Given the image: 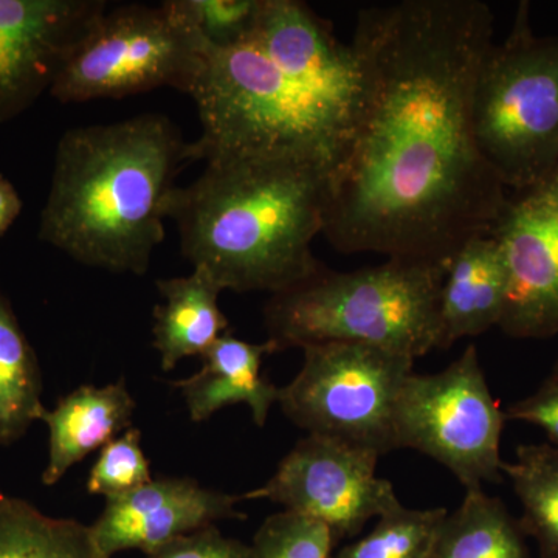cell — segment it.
I'll return each instance as SVG.
<instances>
[{"label":"cell","mask_w":558,"mask_h":558,"mask_svg":"<svg viewBox=\"0 0 558 558\" xmlns=\"http://www.w3.org/2000/svg\"><path fill=\"white\" fill-rule=\"evenodd\" d=\"M494 25L480 0L359 11L365 97L330 179L323 234L333 248L447 264L490 233L509 196L476 142L473 90Z\"/></svg>","instance_id":"cell-1"},{"label":"cell","mask_w":558,"mask_h":558,"mask_svg":"<svg viewBox=\"0 0 558 558\" xmlns=\"http://www.w3.org/2000/svg\"><path fill=\"white\" fill-rule=\"evenodd\" d=\"M190 97L202 135L191 160L288 156L328 168L347 156L365 97L355 47L300 0H263L247 38L209 47Z\"/></svg>","instance_id":"cell-2"},{"label":"cell","mask_w":558,"mask_h":558,"mask_svg":"<svg viewBox=\"0 0 558 558\" xmlns=\"http://www.w3.org/2000/svg\"><path fill=\"white\" fill-rule=\"evenodd\" d=\"M204 172L168 196L180 248L222 290L284 292L325 264L312 242L325 229L332 172L288 156L209 157Z\"/></svg>","instance_id":"cell-3"},{"label":"cell","mask_w":558,"mask_h":558,"mask_svg":"<svg viewBox=\"0 0 558 558\" xmlns=\"http://www.w3.org/2000/svg\"><path fill=\"white\" fill-rule=\"evenodd\" d=\"M190 143L160 113L75 128L58 143L39 238L87 267L145 275Z\"/></svg>","instance_id":"cell-4"},{"label":"cell","mask_w":558,"mask_h":558,"mask_svg":"<svg viewBox=\"0 0 558 558\" xmlns=\"http://www.w3.org/2000/svg\"><path fill=\"white\" fill-rule=\"evenodd\" d=\"M447 264L388 258L379 266L317 274L264 307L278 352L322 343H360L416 360L439 348V296Z\"/></svg>","instance_id":"cell-5"},{"label":"cell","mask_w":558,"mask_h":558,"mask_svg":"<svg viewBox=\"0 0 558 558\" xmlns=\"http://www.w3.org/2000/svg\"><path fill=\"white\" fill-rule=\"evenodd\" d=\"M473 130L506 190L531 189L558 168V36L532 32L526 2L481 62Z\"/></svg>","instance_id":"cell-6"},{"label":"cell","mask_w":558,"mask_h":558,"mask_svg":"<svg viewBox=\"0 0 558 558\" xmlns=\"http://www.w3.org/2000/svg\"><path fill=\"white\" fill-rule=\"evenodd\" d=\"M205 49L172 0L159 7H106L70 50L50 95L64 105L160 87L190 95Z\"/></svg>","instance_id":"cell-7"},{"label":"cell","mask_w":558,"mask_h":558,"mask_svg":"<svg viewBox=\"0 0 558 558\" xmlns=\"http://www.w3.org/2000/svg\"><path fill=\"white\" fill-rule=\"evenodd\" d=\"M303 368L279 388L278 405L310 435L337 439L377 457L398 450L395 414L414 359L369 344L303 348Z\"/></svg>","instance_id":"cell-8"},{"label":"cell","mask_w":558,"mask_h":558,"mask_svg":"<svg viewBox=\"0 0 558 558\" xmlns=\"http://www.w3.org/2000/svg\"><path fill=\"white\" fill-rule=\"evenodd\" d=\"M505 411L492 396L475 344L436 374H410L395 414L396 447L421 451L468 488L499 484Z\"/></svg>","instance_id":"cell-9"},{"label":"cell","mask_w":558,"mask_h":558,"mask_svg":"<svg viewBox=\"0 0 558 558\" xmlns=\"http://www.w3.org/2000/svg\"><path fill=\"white\" fill-rule=\"evenodd\" d=\"M379 457L325 436L307 435L264 486L241 499H269L322 521L337 543L357 537L369 520L402 508L395 487L377 476Z\"/></svg>","instance_id":"cell-10"},{"label":"cell","mask_w":558,"mask_h":558,"mask_svg":"<svg viewBox=\"0 0 558 558\" xmlns=\"http://www.w3.org/2000/svg\"><path fill=\"white\" fill-rule=\"evenodd\" d=\"M488 236L501 250L508 296L498 328L513 339L558 332V168L508 197Z\"/></svg>","instance_id":"cell-11"},{"label":"cell","mask_w":558,"mask_h":558,"mask_svg":"<svg viewBox=\"0 0 558 558\" xmlns=\"http://www.w3.org/2000/svg\"><path fill=\"white\" fill-rule=\"evenodd\" d=\"M102 0H0V123L49 90Z\"/></svg>","instance_id":"cell-12"},{"label":"cell","mask_w":558,"mask_h":558,"mask_svg":"<svg viewBox=\"0 0 558 558\" xmlns=\"http://www.w3.org/2000/svg\"><path fill=\"white\" fill-rule=\"evenodd\" d=\"M241 501V495L202 487L191 478H153L106 498L105 510L89 526L92 542L101 558L131 549L149 556L172 539L218 521L245 520L236 509Z\"/></svg>","instance_id":"cell-13"},{"label":"cell","mask_w":558,"mask_h":558,"mask_svg":"<svg viewBox=\"0 0 558 558\" xmlns=\"http://www.w3.org/2000/svg\"><path fill=\"white\" fill-rule=\"evenodd\" d=\"M278 352L270 343H248L227 332L202 355L199 373L174 381L185 400L191 421L204 422L226 407L244 403L253 421L264 427L269 411L278 403L279 388L260 374L266 355Z\"/></svg>","instance_id":"cell-14"},{"label":"cell","mask_w":558,"mask_h":558,"mask_svg":"<svg viewBox=\"0 0 558 558\" xmlns=\"http://www.w3.org/2000/svg\"><path fill=\"white\" fill-rule=\"evenodd\" d=\"M508 270L497 241L476 236L447 263L439 296V348L478 337L501 322Z\"/></svg>","instance_id":"cell-15"},{"label":"cell","mask_w":558,"mask_h":558,"mask_svg":"<svg viewBox=\"0 0 558 558\" xmlns=\"http://www.w3.org/2000/svg\"><path fill=\"white\" fill-rule=\"evenodd\" d=\"M134 411L135 400L124 380L100 388L83 385L46 410L40 421L49 427V461L43 483H60L87 454L130 429Z\"/></svg>","instance_id":"cell-16"},{"label":"cell","mask_w":558,"mask_h":558,"mask_svg":"<svg viewBox=\"0 0 558 558\" xmlns=\"http://www.w3.org/2000/svg\"><path fill=\"white\" fill-rule=\"evenodd\" d=\"M165 304L154 311V348L161 368L171 371L180 360L204 355L229 332V319L219 307L223 292L207 271L194 269L189 277L159 279Z\"/></svg>","instance_id":"cell-17"},{"label":"cell","mask_w":558,"mask_h":558,"mask_svg":"<svg viewBox=\"0 0 558 558\" xmlns=\"http://www.w3.org/2000/svg\"><path fill=\"white\" fill-rule=\"evenodd\" d=\"M429 558H532L519 519L483 487L465 490L461 506L447 513Z\"/></svg>","instance_id":"cell-18"},{"label":"cell","mask_w":558,"mask_h":558,"mask_svg":"<svg viewBox=\"0 0 558 558\" xmlns=\"http://www.w3.org/2000/svg\"><path fill=\"white\" fill-rule=\"evenodd\" d=\"M43 377L31 341L0 288V446L17 442L40 421Z\"/></svg>","instance_id":"cell-19"},{"label":"cell","mask_w":558,"mask_h":558,"mask_svg":"<svg viewBox=\"0 0 558 558\" xmlns=\"http://www.w3.org/2000/svg\"><path fill=\"white\" fill-rule=\"evenodd\" d=\"M502 475L519 498L520 526L537 543L539 558H558V447H517L515 459L505 462Z\"/></svg>","instance_id":"cell-20"},{"label":"cell","mask_w":558,"mask_h":558,"mask_svg":"<svg viewBox=\"0 0 558 558\" xmlns=\"http://www.w3.org/2000/svg\"><path fill=\"white\" fill-rule=\"evenodd\" d=\"M0 558H101L89 526L53 519L24 499L0 501Z\"/></svg>","instance_id":"cell-21"},{"label":"cell","mask_w":558,"mask_h":558,"mask_svg":"<svg viewBox=\"0 0 558 558\" xmlns=\"http://www.w3.org/2000/svg\"><path fill=\"white\" fill-rule=\"evenodd\" d=\"M447 513L402 506L380 517L368 535L343 546L332 558H429Z\"/></svg>","instance_id":"cell-22"},{"label":"cell","mask_w":558,"mask_h":558,"mask_svg":"<svg viewBox=\"0 0 558 558\" xmlns=\"http://www.w3.org/2000/svg\"><path fill=\"white\" fill-rule=\"evenodd\" d=\"M337 545L325 523L284 509L260 524L250 554L252 558H332Z\"/></svg>","instance_id":"cell-23"},{"label":"cell","mask_w":558,"mask_h":558,"mask_svg":"<svg viewBox=\"0 0 558 558\" xmlns=\"http://www.w3.org/2000/svg\"><path fill=\"white\" fill-rule=\"evenodd\" d=\"M172 5L207 46L226 49L247 38L263 0H172Z\"/></svg>","instance_id":"cell-24"},{"label":"cell","mask_w":558,"mask_h":558,"mask_svg":"<svg viewBox=\"0 0 558 558\" xmlns=\"http://www.w3.org/2000/svg\"><path fill=\"white\" fill-rule=\"evenodd\" d=\"M153 481L148 458L142 449V433L130 428L101 449L87 480L90 495L117 497Z\"/></svg>","instance_id":"cell-25"},{"label":"cell","mask_w":558,"mask_h":558,"mask_svg":"<svg viewBox=\"0 0 558 558\" xmlns=\"http://www.w3.org/2000/svg\"><path fill=\"white\" fill-rule=\"evenodd\" d=\"M146 558H252L250 545L208 526L172 539Z\"/></svg>","instance_id":"cell-26"},{"label":"cell","mask_w":558,"mask_h":558,"mask_svg":"<svg viewBox=\"0 0 558 558\" xmlns=\"http://www.w3.org/2000/svg\"><path fill=\"white\" fill-rule=\"evenodd\" d=\"M506 421L526 422L543 429L549 444L558 447V377L549 376L537 391L505 410Z\"/></svg>","instance_id":"cell-27"},{"label":"cell","mask_w":558,"mask_h":558,"mask_svg":"<svg viewBox=\"0 0 558 558\" xmlns=\"http://www.w3.org/2000/svg\"><path fill=\"white\" fill-rule=\"evenodd\" d=\"M22 211V201L13 183L0 174V238L11 229Z\"/></svg>","instance_id":"cell-28"},{"label":"cell","mask_w":558,"mask_h":558,"mask_svg":"<svg viewBox=\"0 0 558 558\" xmlns=\"http://www.w3.org/2000/svg\"><path fill=\"white\" fill-rule=\"evenodd\" d=\"M549 376L558 377V360L556 362V365H554L553 371H550Z\"/></svg>","instance_id":"cell-29"},{"label":"cell","mask_w":558,"mask_h":558,"mask_svg":"<svg viewBox=\"0 0 558 558\" xmlns=\"http://www.w3.org/2000/svg\"><path fill=\"white\" fill-rule=\"evenodd\" d=\"M3 498H5V495H3L2 492H0V501H2Z\"/></svg>","instance_id":"cell-30"}]
</instances>
